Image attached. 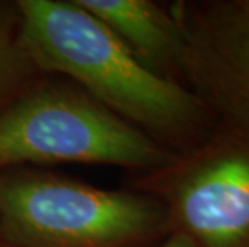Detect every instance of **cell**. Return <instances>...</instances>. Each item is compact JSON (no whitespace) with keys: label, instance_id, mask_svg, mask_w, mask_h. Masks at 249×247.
Here are the masks:
<instances>
[{"label":"cell","instance_id":"8","mask_svg":"<svg viewBox=\"0 0 249 247\" xmlns=\"http://www.w3.org/2000/svg\"><path fill=\"white\" fill-rule=\"evenodd\" d=\"M161 247H196L187 236L180 234V233H169L167 239L164 241V244Z\"/></svg>","mask_w":249,"mask_h":247},{"label":"cell","instance_id":"7","mask_svg":"<svg viewBox=\"0 0 249 247\" xmlns=\"http://www.w3.org/2000/svg\"><path fill=\"white\" fill-rule=\"evenodd\" d=\"M12 21L0 13V113L13 101L10 98L24 79L29 58L19 42V34L12 33Z\"/></svg>","mask_w":249,"mask_h":247},{"label":"cell","instance_id":"2","mask_svg":"<svg viewBox=\"0 0 249 247\" xmlns=\"http://www.w3.org/2000/svg\"><path fill=\"white\" fill-rule=\"evenodd\" d=\"M0 227L19 247H134L169 234V217L153 194L19 175L0 183Z\"/></svg>","mask_w":249,"mask_h":247},{"label":"cell","instance_id":"3","mask_svg":"<svg viewBox=\"0 0 249 247\" xmlns=\"http://www.w3.org/2000/svg\"><path fill=\"white\" fill-rule=\"evenodd\" d=\"M178 154L93 99L66 90H39L0 113V167L100 164L146 173Z\"/></svg>","mask_w":249,"mask_h":247},{"label":"cell","instance_id":"1","mask_svg":"<svg viewBox=\"0 0 249 247\" xmlns=\"http://www.w3.org/2000/svg\"><path fill=\"white\" fill-rule=\"evenodd\" d=\"M17 8L29 61L74 79L167 149L185 154L215 130L214 115L188 87L146 67L76 0H21Z\"/></svg>","mask_w":249,"mask_h":247},{"label":"cell","instance_id":"6","mask_svg":"<svg viewBox=\"0 0 249 247\" xmlns=\"http://www.w3.org/2000/svg\"><path fill=\"white\" fill-rule=\"evenodd\" d=\"M156 74H180L183 35L176 15L150 0H76Z\"/></svg>","mask_w":249,"mask_h":247},{"label":"cell","instance_id":"5","mask_svg":"<svg viewBox=\"0 0 249 247\" xmlns=\"http://www.w3.org/2000/svg\"><path fill=\"white\" fill-rule=\"evenodd\" d=\"M183 35L180 74L217 125L249 135V0L174 8Z\"/></svg>","mask_w":249,"mask_h":247},{"label":"cell","instance_id":"4","mask_svg":"<svg viewBox=\"0 0 249 247\" xmlns=\"http://www.w3.org/2000/svg\"><path fill=\"white\" fill-rule=\"evenodd\" d=\"M169 233L196 247H249V135L217 125L195 149L146 180Z\"/></svg>","mask_w":249,"mask_h":247}]
</instances>
